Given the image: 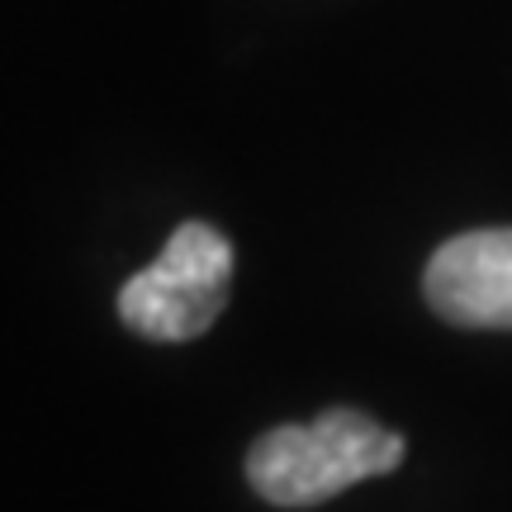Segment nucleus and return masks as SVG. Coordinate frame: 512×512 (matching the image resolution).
I'll use <instances>...</instances> for the list:
<instances>
[{"instance_id":"obj_2","label":"nucleus","mask_w":512,"mask_h":512,"mask_svg":"<svg viewBox=\"0 0 512 512\" xmlns=\"http://www.w3.org/2000/svg\"><path fill=\"white\" fill-rule=\"evenodd\" d=\"M233 242L219 228L190 219L166 238L162 256L128 275L119 290V318L152 342H190L214 328L228 309Z\"/></svg>"},{"instance_id":"obj_1","label":"nucleus","mask_w":512,"mask_h":512,"mask_svg":"<svg viewBox=\"0 0 512 512\" xmlns=\"http://www.w3.org/2000/svg\"><path fill=\"white\" fill-rule=\"evenodd\" d=\"M403 437L356 408H328L313 422L271 427L247 451V484L271 508H318L361 479L403 465Z\"/></svg>"},{"instance_id":"obj_3","label":"nucleus","mask_w":512,"mask_h":512,"mask_svg":"<svg viewBox=\"0 0 512 512\" xmlns=\"http://www.w3.org/2000/svg\"><path fill=\"white\" fill-rule=\"evenodd\" d=\"M422 294L456 328L512 332V228H479L441 242L427 261Z\"/></svg>"}]
</instances>
